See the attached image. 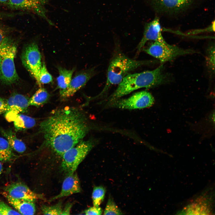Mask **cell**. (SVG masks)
<instances>
[{
	"mask_svg": "<svg viewBox=\"0 0 215 215\" xmlns=\"http://www.w3.org/2000/svg\"><path fill=\"white\" fill-rule=\"evenodd\" d=\"M206 64L210 71L214 73L215 71V47L211 46L208 49L206 57Z\"/></svg>",
	"mask_w": 215,
	"mask_h": 215,
	"instance_id": "obj_26",
	"label": "cell"
},
{
	"mask_svg": "<svg viewBox=\"0 0 215 215\" xmlns=\"http://www.w3.org/2000/svg\"><path fill=\"white\" fill-rule=\"evenodd\" d=\"M59 75L57 78V88L60 90L66 89L71 80L72 75L75 71L74 68L71 70H67L59 67H58Z\"/></svg>",
	"mask_w": 215,
	"mask_h": 215,
	"instance_id": "obj_19",
	"label": "cell"
},
{
	"mask_svg": "<svg viewBox=\"0 0 215 215\" xmlns=\"http://www.w3.org/2000/svg\"><path fill=\"white\" fill-rule=\"evenodd\" d=\"M0 132L7 140L13 150L21 153L25 151L26 148L25 144L17 138L15 133L12 130L0 128Z\"/></svg>",
	"mask_w": 215,
	"mask_h": 215,
	"instance_id": "obj_17",
	"label": "cell"
},
{
	"mask_svg": "<svg viewBox=\"0 0 215 215\" xmlns=\"http://www.w3.org/2000/svg\"><path fill=\"white\" fill-rule=\"evenodd\" d=\"M215 21L214 20L210 24L206 27L202 29H196L189 31V35H195L202 33H212L215 30Z\"/></svg>",
	"mask_w": 215,
	"mask_h": 215,
	"instance_id": "obj_27",
	"label": "cell"
},
{
	"mask_svg": "<svg viewBox=\"0 0 215 215\" xmlns=\"http://www.w3.org/2000/svg\"><path fill=\"white\" fill-rule=\"evenodd\" d=\"M101 208L98 206H93L86 210L84 213L86 215H101L102 213Z\"/></svg>",
	"mask_w": 215,
	"mask_h": 215,
	"instance_id": "obj_29",
	"label": "cell"
},
{
	"mask_svg": "<svg viewBox=\"0 0 215 215\" xmlns=\"http://www.w3.org/2000/svg\"><path fill=\"white\" fill-rule=\"evenodd\" d=\"M163 64L151 70H147L126 75L108 98L107 103L120 99L138 89L153 87L167 81L168 76L163 72Z\"/></svg>",
	"mask_w": 215,
	"mask_h": 215,
	"instance_id": "obj_2",
	"label": "cell"
},
{
	"mask_svg": "<svg viewBox=\"0 0 215 215\" xmlns=\"http://www.w3.org/2000/svg\"><path fill=\"white\" fill-rule=\"evenodd\" d=\"M29 98L18 93L12 94L6 100L7 110L4 113L5 117L8 121H13L17 114L27 112Z\"/></svg>",
	"mask_w": 215,
	"mask_h": 215,
	"instance_id": "obj_10",
	"label": "cell"
},
{
	"mask_svg": "<svg viewBox=\"0 0 215 215\" xmlns=\"http://www.w3.org/2000/svg\"><path fill=\"white\" fill-rule=\"evenodd\" d=\"M105 192V189L103 187L98 186L94 187L92 193L93 206H99L104 200Z\"/></svg>",
	"mask_w": 215,
	"mask_h": 215,
	"instance_id": "obj_22",
	"label": "cell"
},
{
	"mask_svg": "<svg viewBox=\"0 0 215 215\" xmlns=\"http://www.w3.org/2000/svg\"><path fill=\"white\" fill-rule=\"evenodd\" d=\"M0 215H21L19 212L12 209L3 201L0 200Z\"/></svg>",
	"mask_w": 215,
	"mask_h": 215,
	"instance_id": "obj_28",
	"label": "cell"
},
{
	"mask_svg": "<svg viewBox=\"0 0 215 215\" xmlns=\"http://www.w3.org/2000/svg\"><path fill=\"white\" fill-rule=\"evenodd\" d=\"M3 171V166L2 164L0 161V176L1 175Z\"/></svg>",
	"mask_w": 215,
	"mask_h": 215,
	"instance_id": "obj_33",
	"label": "cell"
},
{
	"mask_svg": "<svg viewBox=\"0 0 215 215\" xmlns=\"http://www.w3.org/2000/svg\"><path fill=\"white\" fill-rule=\"evenodd\" d=\"M7 110L6 100L0 97V115L5 113Z\"/></svg>",
	"mask_w": 215,
	"mask_h": 215,
	"instance_id": "obj_30",
	"label": "cell"
},
{
	"mask_svg": "<svg viewBox=\"0 0 215 215\" xmlns=\"http://www.w3.org/2000/svg\"><path fill=\"white\" fill-rule=\"evenodd\" d=\"M152 95L147 91L138 92L129 97L119 99L106 104L107 107L124 109H141L151 106L154 103Z\"/></svg>",
	"mask_w": 215,
	"mask_h": 215,
	"instance_id": "obj_8",
	"label": "cell"
},
{
	"mask_svg": "<svg viewBox=\"0 0 215 215\" xmlns=\"http://www.w3.org/2000/svg\"><path fill=\"white\" fill-rule=\"evenodd\" d=\"M148 54L156 58L162 63L170 61L181 56L191 54L196 52L170 45L166 42H154L148 47L142 49Z\"/></svg>",
	"mask_w": 215,
	"mask_h": 215,
	"instance_id": "obj_7",
	"label": "cell"
},
{
	"mask_svg": "<svg viewBox=\"0 0 215 215\" xmlns=\"http://www.w3.org/2000/svg\"><path fill=\"white\" fill-rule=\"evenodd\" d=\"M203 0H149L155 12L161 16L174 18L186 13Z\"/></svg>",
	"mask_w": 215,
	"mask_h": 215,
	"instance_id": "obj_5",
	"label": "cell"
},
{
	"mask_svg": "<svg viewBox=\"0 0 215 215\" xmlns=\"http://www.w3.org/2000/svg\"><path fill=\"white\" fill-rule=\"evenodd\" d=\"M62 209L61 202L53 205H43L41 207L42 213L44 215H61Z\"/></svg>",
	"mask_w": 215,
	"mask_h": 215,
	"instance_id": "obj_23",
	"label": "cell"
},
{
	"mask_svg": "<svg viewBox=\"0 0 215 215\" xmlns=\"http://www.w3.org/2000/svg\"><path fill=\"white\" fill-rule=\"evenodd\" d=\"M162 31L158 16H156L152 21L146 23L145 26L143 37L137 47V53H139L141 51L148 41L165 42L162 35Z\"/></svg>",
	"mask_w": 215,
	"mask_h": 215,
	"instance_id": "obj_12",
	"label": "cell"
},
{
	"mask_svg": "<svg viewBox=\"0 0 215 215\" xmlns=\"http://www.w3.org/2000/svg\"><path fill=\"white\" fill-rule=\"evenodd\" d=\"M89 130L84 113L77 108L66 107L54 111L42 122L39 131L44 144L62 156L82 141Z\"/></svg>",
	"mask_w": 215,
	"mask_h": 215,
	"instance_id": "obj_1",
	"label": "cell"
},
{
	"mask_svg": "<svg viewBox=\"0 0 215 215\" xmlns=\"http://www.w3.org/2000/svg\"><path fill=\"white\" fill-rule=\"evenodd\" d=\"M9 203L21 214L33 215L36 212L34 202L13 198L6 192L2 193Z\"/></svg>",
	"mask_w": 215,
	"mask_h": 215,
	"instance_id": "obj_16",
	"label": "cell"
},
{
	"mask_svg": "<svg viewBox=\"0 0 215 215\" xmlns=\"http://www.w3.org/2000/svg\"><path fill=\"white\" fill-rule=\"evenodd\" d=\"M96 74L94 67L85 70L77 73L71 79L68 87L60 90V94L63 98L70 97L84 87Z\"/></svg>",
	"mask_w": 215,
	"mask_h": 215,
	"instance_id": "obj_11",
	"label": "cell"
},
{
	"mask_svg": "<svg viewBox=\"0 0 215 215\" xmlns=\"http://www.w3.org/2000/svg\"><path fill=\"white\" fill-rule=\"evenodd\" d=\"M6 37L2 30L0 28V46L1 45Z\"/></svg>",
	"mask_w": 215,
	"mask_h": 215,
	"instance_id": "obj_32",
	"label": "cell"
},
{
	"mask_svg": "<svg viewBox=\"0 0 215 215\" xmlns=\"http://www.w3.org/2000/svg\"><path fill=\"white\" fill-rule=\"evenodd\" d=\"M22 59L24 67L39 85V76L42 64L41 54L36 43H33L26 47L22 53Z\"/></svg>",
	"mask_w": 215,
	"mask_h": 215,
	"instance_id": "obj_9",
	"label": "cell"
},
{
	"mask_svg": "<svg viewBox=\"0 0 215 215\" xmlns=\"http://www.w3.org/2000/svg\"><path fill=\"white\" fill-rule=\"evenodd\" d=\"M50 96L47 90L45 88L41 87L29 99V105L38 107H40L48 102Z\"/></svg>",
	"mask_w": 215,
	"mask_h": 215,
	"instance_id": "obj_20",
	"label": "cell"
},
{
	"mask_svg": "<svg viewBox=\"0 0 215 215\" xmlns=\"http://www.w3.org/2000/svg\"><path fill=\"white\" fill-rule=\"evenodd\" d=\"M49 0H9L12 7L33 12L42 17L51 25L53 24L47 17L45 5Z\"/></svg>",
	"mask_w": 215,
	"mask_h": 215,
	"instance_id": "obj_13",
	"label": "cell"
},
{
	"mask_svg": "<svg viewBox=\"0 0 215 215\" xmlns=\"http://www.w3.org/2000/svg\"><path fill=\"white\" fill-rule=\"evenodd\" d=\"M4 189L8 194L15 198L33 202L39 199H44L42 195L35 193L21 182L12 183Z\"/></svg>",
	"mask_w": 215,
	"mask_h": 215,
	"instance_id": "obj_14",
	"label": "cell"
},
{
	"mask_svg": "<svg viewBox=\"0 0 215 215\" xmlns=\"http://www.w3.org/2000/svg\"><path fill=\"white\" fill-rule=\"evenodd\" d=\"M155 62L151 60H138L131 59L118 50L114 53L108 66L106 82L99 95L101 96L112 86L118 85L130 73L144 65Z\"/></svg>",
	"mask_w": 215,
	"mask_h": 215,
	"instance_id": "obj_3",
	"label": "cell"
},
{
	"mask_svg": "<svg viewBox=\"0 0 215 215\" xmlns=\"http://www.w3.org/2000/svg\"><path fill=\"white\" fill-rule=\"evenodd\" d=\"M94 145L91 140L81 141L62 155V167L67 174L75 172Z\"/></svg>",
	"mask_w": 215,
	"mask_h": 215,
	"instance_id": "obj_6",
	"label": "cell"
},
{
	"mask_svg": "<svg viewBox=\"0 0 215 215\" xmlns=\"http://www.w3.org/2000/svg\"><path fill=\"white\" fill-rule=\"evenodd\" d=\"M16 51V44L6 38L0 46V80L7 85L15 83L19 79L14 61Z\"/></svg>",
	"mask_w": 215,
	"mask_h": 215,
	"instance_id": "obj_4",
	"label": "cell"
},
{
	"mask_svg": "<svg viewBox=\"0 0 215 215\" xmlns=\"http://www.w3.org/2000/svg\"><path fill=\"white\" fill-rule=\"evenodd\" d=\"M9 0H0V3H4L8 2Z\"/></svg>",
	"mask_w": 215,
	"mask_h": 215,
	"instance_id": "obj_34",
	"label": "cell"
},
{
	"mask_svg": "<svg viewBox=\"0 0 215 215\" xmlns=\"http://www.w3.org/2000/svg\"><path fill=\"white\" fill-rule=\"evenodd\" d=\"M53 80L52 76L47 70L44 63H43L39 76V85L49 83Z\"/></svg>",
	"mask_w": 215,
	"mask_h": 215,
	"instance_id": "obj_25",
	"label": "cell"
},
{
	"mask_svg": "<svg viewBox=\"0 0 215 215\" xmlns=\"http://www.w3.org/2000/svg\"><path fill=\"white\" fill-rule=\"evenodd\" d=\"M15 156L7 140L5 138L0 136V161L10 162Z\"/></svg>",
	"mask_w": 215,
	"mask_h": 215,
	"instance_id": "obj_21",
	"label": "cell"
},
{
	"mask_svg": "<svg viewBox=\"0 0 215 215\" xmlns=\"http://www.w3.org/2000/svg\"><path fill=\"white\" fill-rule=\"evenodd\" d=\"M15 130L23 131L34 127L36 123L35 119L22 113L17 114L13 121Z\"/></svg>",
	"mask_w": 215,
	"mask_h": 215,
	"instance_id": "obj_18",
	"label": "cell"
},
{
	"mask_svg": "<svg viewBox=\"0 0 215 215\" xmlns=\"http://www.w3.org/2000/svg\"><path fill=\"white\" fill-rule=\"evenodd\" d=\"M75 172L67 174V176L63 182L60 192L58 195L51 198L50 201L81 192L80 181L76 173Z\"/></svg>",
	"mask_w": 215,
	"mask_h": 215,
	"instance_id": "obj_15",
	"label": "cell"
},
{
	"mask_svg": "<svg viewBox=\"0 0 215 215\" xmlns=\"http://www.w3.org/2000/svg\"><path fill=\"white\" fill-rule=\"evenodd\" d=\"M72 206L71 203H68L63 209L61 215H69L70 214L71 209Z\"/></svg>",
	"mask_w": 215,
	"mask_h": 215,
	"instance_id": "obj_31",
	"label": "cell"
},
{
	"mask_svg": "<svg viewBox=\"0 0 215 215\" xmlns=\"http://www.w3.org/2000/svg\"><path fill=\"white\" fill-rule=\"evenodd\" d=\"M122 213L111 197L109 198L104 212V215H121Z\"/></svg>",
	"mask_w": 215,
	"mask_h": 215,
	"instance_id": "obj_24",
	"label": "cell"
}]
</instances>
